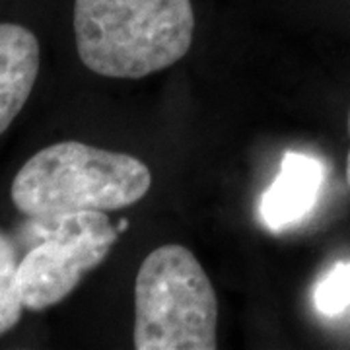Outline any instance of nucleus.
Returning <instances> with one entry per match:
<instances>
[{
	"label": "nucleus",
	"mask_w": 350,
	"mask_h": 350,
	"mask_svg": "<svg viewBox=\"0 0 350 350\" xmlns=\"http://www.w3.org/2000/svg\"><path fill=\"white\" fill-rule=\"evenodd\" d=\"M313 306L325 317H337L350 308V261L335 262L313 288Z\"/></svg>",
	"instance_id": "obj_8"
},
{
	"label": "nucleus",
	"mask_w": 350,
	"mask_h": 350,
	"mask_svg": "<svg viewBox=\"0 0 350 350\" xmlns=\"http://www.w3.org/2000/svg\"><path fill=\"white\" fill-rule=\"evenodd\" d=\"M349 135H350V111H349ZM347 183H349V189H350V150H349V156H347Z\"/></svg>",
	"instance_id": "obj_9"
},
{
	"label": "nucleus",
	"mask_w": 350,
	"mask_h": 350,
	"mask_svg": "<svg viewBox=\"0 0 350 350\" xmlns=\"http://www.w3.org/2000/svg\"><path fill=\"white\" fill-rule=\"evenodd\" d=\"M325 181L321 160L304 152H286L280 170L261 199V220L271 232L301 222L317 204Z\"/></svg>",
	"instance_id": "obj_5"
},
{
	"label": "nucleus",
	"mask_w": 350,
	"mask_h": 350,
	"mask_svg": "<svg viewBox=\"0 0 350 350\" xmlns=\"http://www.w3.org/2000/svg\"><path fill=\"white\" fill-rule=\"evenodd\" d=\"M191 0H75L78 57L96 75L137 80L191 49Z\"/></svg>",
	"instance_id": "obj_1"
},
{
	"label": "nucleus",
	"mask_w": 350,
	"mask_h": 350,
	"mask_svg": "<svg viewBox=\"0 0 350 350\" xmlns=\"http://www.w3.org/2000/svg\"><path fill=\"white\" fill-rule=\"evenodd\" d=\"M41 51L31 29L0 24V135L24 109L39 75Z\"/></svg>",
	"instance_id": "obj_6"
},
{
	"label": "nucleus",
	"mask_w": 350,
	"mask_h": 350,
	"mask_svg": "<svg viewBox=\"0 0 350 350\" xmlns=\"http://www.w3.org/2000/svg\"><path fill=\"white\" fill-rule=\"evenodd\" d=\"M33 243L18 265L22 304L29 312L57 306L94 271L123 234L101 211L29 218Z\"/></svg>",
	"instance_id": "obj_4"
},
{
	"label": "nucleus",
	"mask_w": 350,
	"mask_h": 350,
	"mask_svg": "<svg viewBox=\"0 0 350 350\" xmlns=\"http://www.w3.org/2000/svg\"><path fill=\"white\" fill-rule=\"evenodd\" d=\"M150 187V170L135 156L64 140L39 150L20 167L12 181V202L27 218L111 213L137 204Z\"/></svg>",
	"instance_id": "obj_2"
},
{
	"label": "nucleus",
	"mask_w": 350,
	"mask_h": 350,
	"mask_svg": "<svg viewBox=\"0 0 350 350\" xmlns=\"http://www.w3.org/2000/svg\"><path fill=\"white\" fill-rule=\"evenodd\" d=\"M18 250L14 239L0 230V337L20 323L24 304L18 280Z\"/></svg>",
	"instance_id": "obj_7"
},
{
	"label": "nucleus",
	"mask_w": 350,
	"mask_h": 350,
	"mask_svg": "<svg viewBox=\"0 0 350 350\" xmlns=\"http://www.w3.org/2000/svg\"><path fill=\"white\" fill-rule=\"evenodd\" d=\"M218 298L199 259L183 245L156 247L135 284V349L214 350Z\"/></svg>",
	"instance_id": "obj_3"
}]
</instances>
